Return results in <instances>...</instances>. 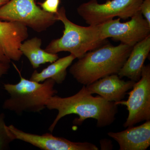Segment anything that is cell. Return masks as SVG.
<instances>
[{
  "label": "cell",
  "mask_w": 150,
  "mask_h": 150,
  "mask_svg": "<svg viewBox=\"0 0 150 150\" xmlns=\"http://www.w3.org/2000/svg\"><path fill=\"white\" fill-rule=\"evenodd\" d=\"M60 0H45L43 2L38 3L40 8L49 13H56L59 9Z\"/></svg>",
  "instance_id": "cell-17"
},
{
  "label": "cell",
  "mask_w": 150,
  "mask_h": 150,
  "mask_svg": "<svg viewBox=\"0 0 150 150\" xmlns=\"http://www.w3.org/2000/svg\"><path fill=\"white\" fill-rule=\"evenodd\" d=\"M55 14L57 21L64 24V30L62 37L49 43L45 50L47 52L57 54L67 51L79 59L88 51L105 44L107 40L102 39L98 25L86 27L75 24L67 18L64 7Z\"/></svg>",
  "instance_id": "cell-4"
},
{
  "label": "cell",
  "mask_w": 150,
  "mask_h": 150,
  "mask_svg": "<svg viewBox=\"0 0 150 150\" xmlns=\"http://www.w3.org/2000/svg\"><path fill=\"white\" fill-rule=\"evenodd\" d=\"M28 36L27 27L22 23L0 21V62L19 61L23 55L21 46Z\"/></svg>",
  "instance_id": "cell-9"
},
{
  "label": "cell",
  "mask_w": 150,
  "mask_h": 150,
  "mask_svg": "<svg viewBox=\"0 0 150 150\" xmlns=\"http://www.w3.org/2000/svg\"><path fill=\"white\" fill-rule=\"evenodd\" d=\"M76 59V57L72 54L58 59L40 72L35 70L31 75L30 80L40 83L48 79H52L56 83H62L66 79L67 68Z\"/></svg>",
  "instance_id": "cell-14"
},
{
  "label": "cell",
  "mask_w": 150,
  "mask_h": 150,
  "mask_svg": "<svg viewBox=\"0 0 150 150\" xmlns=\"http://www.w3.org/2000/svg\"><path fill=\"white\" fill-rule=\"evenodd\" d=\"M15 139L21 140L43 150H98L96 145L89 142H73L55 137L49 133L37 135L26 133L14 126H8Z\"/></svg>",
  "instance_id": "cell-10"
},
{
  "label": "cell",
  "mask_w": 150,
  "mask_h": 150,
  "mask_svg": "<svg viewBox=\"0 0 150 150\" xmlns=\"http://www.w3.org/2000/svg\"><path fill=\"white\" fill-rule=\"evenodd\" d=\"M143 0H107L99 4L90 0L78 7L77 11L87 24L97 25L115 17L123 20L133 16L140 11Z\"/></svg>",
  "instance_id": "cell-6"
},
{
  "label": "cell",
  "mask_w": 150,
  "mask_h": 150,
  "mask_svg": "<svg viewBox=\"0 0 150 150\" xmlns=\"http://www.w3.org/2000/svg\"><path fill=\"white\" fill-rule=\"evenodd\" d=\"M41 45V39L35 37L25 40L21 46L23 55L27 57L34 69L46 63H53L59 59L57 54H51L42 49Z\"/></svg>",
  "instance_id": "cell-15"
},
{
  "label": "cell",
  "mask_w": 150,
  "mask_h": 150,
  "mask_svg": "<svg viewBox=\"0 0 150 150\" xmlns=\"http://www.w3.org/2000/svg\"><path fill=\"white\" fill-rule=\"evenodd\" d=\"M140 11L150 25V0H143L140 7Z\"/></svg>",
  "instance_id": "cell-18"
},
{
  "label": "cell",
  "mask_w": 150,
  "mask_h": 150,
  "mask_svg": "<svg viewBox=\"0 0 150 150\" xmlns=\"http://www.w3.org/2000/svg\"><path fill=\"white\" fill-rule=\"evenodd\" d=\"M120 20L119 18L112 19L98 25L103 39L110 38L133 47L150 35V25L140 11L131 17L129 21L121 23Z\"/></svg>",
  "instance_id": "cell-8"
},
{
  "label": "cell",
  "mask_w": 150,
  "mask_h": 150,
  "mask_svg": "<svg viewBox=\"0 0 150 150\" xmlns=\"http://www.w3.org/2000/svg\"><path fill=\"white\" fill-rule=\"evenodd\" d=\"M13 65L18 72L20 80L15 84H4V89L9 97L4 101L3 108L18 115L25 112H40L46 108L49 98L58 93L54 88L56 82L52 79H48L43 83L26 79Z\"/></svg>",
  "instance_id": "cell-3"
},
{
  "label": "cell",
  "mask_w": 150,
  "mask_h": 150,
  "mask_svg": "<svg viewBox=\"0 0 150 150\" xmlns=\"http://www.w3.org/2000/svg\"><path fill=\"white\" fill-rule=\"evenodd\" d=\"M6 1H9V0H6Z\"/></svg>",
  "instance_id": "cell-21"
},
{
  "label": "cell",
  "mask_w": 150,
  "mask_h": 150,
  "mask_svg": "<svg viewBox=\"0 0 150 150\" xmlns=\"http://www.w3.org/2000/svg\"><path fill=\"white\" fill-rule=\"evenodd\" d=\"M136 82L122 80L117 74L106 76L86 86L90 93L97 94L110 102L122 100L127 92L133 88Z\"/></svg>",
  "instance_id": "cell-11"
},
{
  "label": "cell",
  "mask_w": 150,
  "mask_h": 150,
  "mask_svg": "<svg viewBox=\"0 0 150 150\" xmlns=\"http://www.w3.org/2000/svg\"><path fill=\"white\" fill-rule=\"evenodd\" d=\"M7 2V1H6V0H0V7L4 5Z\"/></svg>",
  "instance_id": "cell-20"
},
{
  "label": "cell",
  "mask_w": 150,
  "mask_h": 150,
  "mask_svg": "<svg viewBox=\"0 0 150 150\" xmlns=\"http://www.w3.org/2000/svg\"><path fill=\"white\" fill-rule=\"evenodd\" d=\"M108 135L118 143L120 150H146L150 146V120L124 131L109 132Z\"/></svg>",
  "instance_id": "cell-12"
},
{
  "label": "cell",
  "mask_w": 150,
  "mask_h": 150,
  "mask_svg": "<svg viewBox=\"0 0 150 150\" xmlns=\"http://www.w3.org/2000/svg\"><path fill=\"white\" fill-rule=\"evenodd\" d=\"M10 64H6L0 62V78L6 74L10 69Z\"/></svg>",
  "instance_id": "cell-19"
},
{
  "label": "cell",
  "mask_w": 150,
  "mask_h": 150,
  "mask_svg": "<svg viewBox=\"0 0 150 150\" xmlns=\"http://www.w3.org/2000/svg\"><path fill=\"white\" fill-rule=\"evenodd\" d=\"M46 107L49 110H56L58 114L48 130L52 133L59 121L66 115L75 114L79 118L73 121L75 125L81 126L88 118L97 121L99 128L106 127L115 121L118 111V105L114 102L105 100L100 96L95 97L83 86L77 93L62 98L55 95L48 100Z\"/></svg>",
  "instance_id": "cell-1"
},
{
  "label": "cell",
  "mask_w": 150,
  "mask_h": 150,
  "mask_svg": "<svg viewBox=\"0 0 150 150\" xmlns=\"http://www.w3.org/2000/svg\"><path fill=\"white\" fill-rule=\"evenodd\" d=\"M5 120L4 113H0V150L8 149L11 143L16 140Z\"/></svg>",
  "instance_id": "cell-16"
},
{
  "label": "cell",
  "mask_w": 150,
  "mask_h": 150,
  "mask_svg": "<svg viewBox=\"0 0 150 150\" xmlns=\"http://www.w3.org/2000/svg\"><path fill=\"white\" fill-rule=\"evenodd\" d=\"M150 51V35L133 46L129 57L117 74L118 76L126 77L135 82L139 81Z\"/></svg>",
  "instance_id": "cell-13"
},
{
  "label": "cell",
  "mask_w": 150,
  "mask_h": 150,
  "mask_svg": "<svg viewBox=\"0 0 150 150\" xmlns=\"http://www.w3.org/2000/svg\"><path fill=\"white\" fill-rule=\"evenodd\" d=\"M132 90L127 93L126 100L115 102L117 105H125L129 111L125 128L134 126L143 121L150 120V66H144L141 77L134 84Z\"/></svg>",
  "instance_id": "cell-7"
},
{
  "label": "cell",
  "mask_w": 150,
  "mask_h": 150,
  "mask_svg": "<svg viewBox=\"0 0 150 150\" xmlns=\"http://www.w3.org/2000/svg\"><path fill=\"white\" fill-rule=\"evenodd\" d=\"M133 47L121 43L104 44L88 51L70 67L69 72L79 83L87 86L100 79L118 74Z\"/></svg>",
  "instance_id": "cell-2"
},
{
  "label": "cell",
  "mask_w": 150,
  "mask_h": 150,
  "mask_svg": "<svg viewBox=\"0 0 150 150\" xmlns=\"http://www.w3.org/2000/svg\"><path fill=\"white\" fill-rule=\"evenodd\" d=\"M0 21L18 22L41 32L58 21L56 14L43 11L35 0H9L0 7Z\"/></svg>",
  "instance_id": "cell-5"
}]
</instances>
